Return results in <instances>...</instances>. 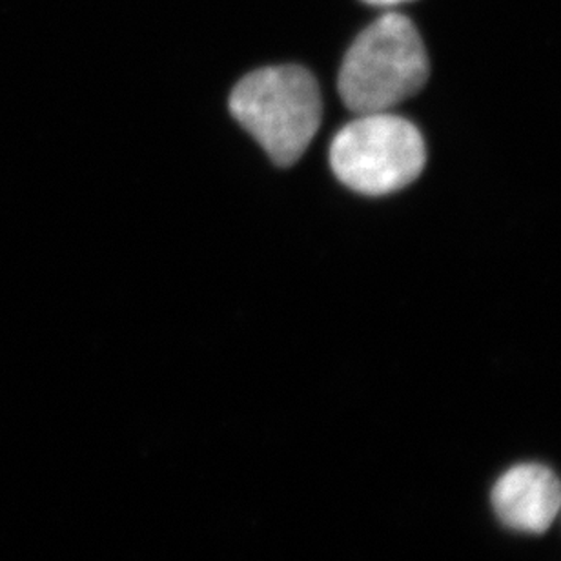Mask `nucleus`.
I'll use <instances>...</instances> for the list:
<instances>
[{
	"mask_svg": "<svg viewBox=\"0 0 561 561\" xmlns=\"http://www.w3.org/2000/svg\"><path fill=\"white\" fill-rule=\"evenodd\" d=\"M426 161L425 140L411 121L392 112L357 115L330 145V167L363 195H387L414 183Z\"/></svg>",
	"mask_w": 561,
	"mask_h": 561,
	"instance_id": "obj_3",
	"label": "nucleus"
},
{
	"mask_svg": "<svg viewBox=\"0 0 561 561\" xmlns=\"http://www.w3.org/2000/svg\"><path fill=\"white\" fill-rule=\"evenodd\" d=\"M428 55L409 16L387 13L357 35L340 70V95L356 115L392 112L428 79Z\"/></svg>",
	"mask_w": 561,
	"mask_h": 561,
	"instance_id": "obj_1",
	"label": "nucleus"
},
{
	"mask_svg": "<svg viewBox=\"0 0 561 561\" xmlns=\"http://www.w3.org/2000/svg\"><path fill=\"white\" fill-rule=\"evenodd\" d=\"M363 2L373 5H396L401 4V2H409V0H363Z\"/></svg>",
	"mask_w": 561,
	"mask_h": 561,
	"instance_id": "obj_5",
	"label": "nucleus"
},
{
	"mask_svg": "<svg viewBox=\"0 0 561 561\" xmlns=\"http://www.w3.org/2000/svg\"><path fill=\"white\" fill-rule=\"evenodd\" d=\"M230 112L272 161L290 167L318 134L323 101L310 71L301 66H271L233 88Z\"/></svg>",
	"mask_w": 561,
	"mask_h": 561,
	"instance_id": "obj_2",
	"label": "nucleus"
},
{
	"mask_svg": "<svg viewBox=\"0 0 561 561\" xmlns=\"http://www.w3.org/2000/svg\"><path fill=\"white\" fill-rule=\"evenodd\" d=\"M491 500L508 529L541 535L561 511V481L543 465H516L497 478Z\"/></svg>",
	"mask_w": 561,
	"mask_h": 561,
	"instance_id": "obj_4",
	"label": "nucleus"
}]
</instances>
